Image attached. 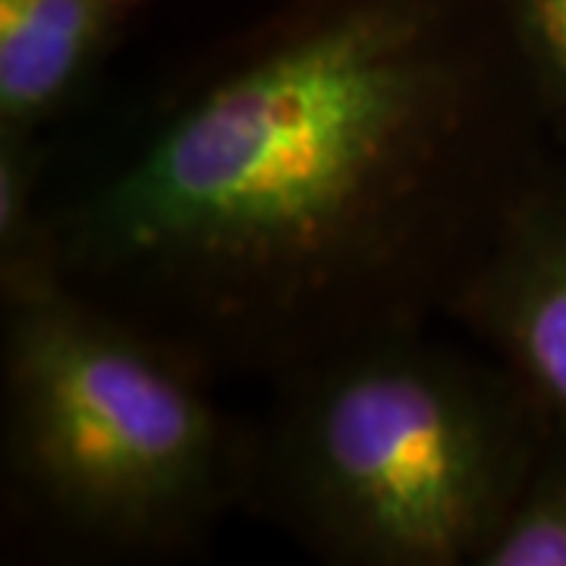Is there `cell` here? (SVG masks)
Instances as JSON below:
<instances>
[{"instance_id": "obj_1", "label": "cell", "mask_w": 566, "mask_h": 566, "mask_svg": "<svg viewBox=\"0 0 566 566\" xmlns=\"http://www.w3.org/2000/svg\"><path fill=\"white\" fill-rule=\"evenodd\" d=\"M564 155L504 0H286L44 208V274L218 378L453 312Z\"/></svg>"}, {"instance_id": "obj_2", "label": "cell", "mask_w": 566, "mask_h": 566, "mask_svg": "<svg viewBox=\"0 0 566 566\" xmlns=\"http://www.w3.org/2000/svg\"><path fill=\"white\" fill-rule=\"evenodd\" d=\"M274 387L245 504L337 566H479L551 438L510 368L424 331Z\"/></svg>"}, {"instance_id": "obj_7", "label": "cell", "mask_w": 566, "mask_h": 566, "mask_svg": "<svg viewBox=\"0 0 566 566\" xmlns=\"http://www.w3.org/2000/svg\"><path fill=\"white\" fill-rule=\"evenodd\" d=\"M41 133L0 129V293L44 274Z\"/></svg>"}, {"instance_id": "obj_6", "label": "cell", "mask_w": 566, "mask_h": 566, "mask_svg": "<svg viewBox=\"0 0 566 566\" xmlns=\"http://www.w3.org/2000/svg\"><path fill=\"white\" fill-rule=\"evenodd\" d=\"M479 566H566V438L551 428Z\"/></svg>"}, {"instance_id": "obj_5", "label": "cell", "mask_w": 566, "mask_h": 566, "mask_svg": "<svg viewBox=\"0 0 566 566\" xmlns=\"http://www.w3.org/2000/svg\"><path fill=\"white\" fill-rule=\"evenodd\" d=\"M145 0H0V129L41 133L85 92Z\"/></svg>"}, {"instance_id": "obj_4", "label": "cell", "mask_w": 566, "mask_h": 566, "mask_svg": "<svg viewBox=\"0 0 566 566\" xmlns=\"http://www.w3.org/2000/svg\"><path fill=\"white\" fill-rule=\"evenodd\" d=\"M450 318L520 378L566 438V151L513 208Z\"/></svg>"}, {"instance_id": "obj_8", "label": "cell", "mask_w": 566, "mask_h": 566, "mask_svg": "<svg viewBox=\"0 0 566 566\" xmlns=\"http://www.w3.org/2000/svg\"><path fill=\"white\" fill-rule=\"evenodd\" d=\"M532 88L566 151V0H504Z\"/></svg>"}, {"instance_id": "obj_3", "label": "cell", "mask_w": 566, "mask_h": 566, "mask_svg": "<svg viewBox=\"0 0 566 566\" xmlns=\"http://www.w3.org/2000/svg\"><path fill=\"white\" fill-rule=\"evenodd\" d=\"M0 296L3 491L32 535L82 557H167L245 504L252 434L202 371L51 274Z\"/></svg>"}]
</instances>
